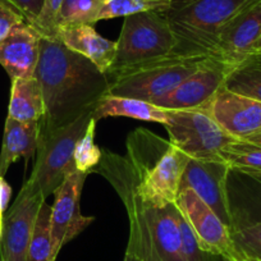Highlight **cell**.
I'll use <instances>...</instances> for the list:
<instances>
[{
	"label": "cell",
	"instance_id": "1",
	"mask_svg": "<svg viewBox=\"0 0 261 261\" xmlns=\"http://www.w3.org/2000/svg\"><path fill=\"white\" fill-rule=\"evenodd\" d=\"M35 77L45 102V117L40 122L41 134L54 132L85 113L94 112L110 87L107 74L57 37H41Z\"/></svg>",
	"mask_w": 261,
	"mask_h": 261
},
{
	"label": "cell",
	"instance_id": "2",
	"mask_svg": "<svg viewBox=\"0 0 261 261\" xmlns=\"http://www.w3.org/2000/svg\"><path fill=\"white\" fill-rule=\"evenodd\" d=\"M252 2L255 0H170L163 14L175 40L173 57L215 59L223 26Z\"/></svg>",
	"mask_w": 261,
	"mask_h": 261
},
{
	"label": "cell",
	"instance_id": "3",
	"mask_svg": "<svg viewBox=\"0 0 261 261\" xmlns=\"http://www.w3.org/2000/svg\"><path fill=\"white\" fill-rule=\"evenodd\" d=\"M117 53L108 79L130 68L172 55L175 40L163 12L149 11L124 17Z\"/></svg>",
	"mask_w": 261,
	"mask_h": 261
},
{
	"label": "cell",
	"instance_id": "4",
	"mask_svg": "<svg viewBox=\"0 0 261 261\" xmlns=\"http://www.w3.org/2000/svg\"><path fill=\"white\" fill-rule=\"evenodd\" d=\"M94 112H87L74 122L54 132L40 134L37 159L34 170L22 187L45 200L54 195L67 174L76 170L73 154L79 140L92 119Z\"/></svg>",
	"mask_w": 261,
	"mask_h": 261
},
{
	"label": "cell",
	"instance_id": "5",
	"mask_svg": "<svg viewBox=\"0 0 261 261\" xmlns=\"http://www.w3.org/2000/svg\"><path fill=\"white\" fill-rule=\"evenodd\" d=\"M204 59L170 57L130 68L110 81L109 95L154 102L174 90Z\"/></svg>",
	"mask_w": 261,
	"mask_h": 261
},
{
	"label": "cell",
	"instance_id": "6",
	"mask_svg": "<svg viewBox=\"0 0 261 261\" xmlns=\"http://www.w3.org/2000/svg\"><path fill=\"white\" fill-rule=\"evenodd\" d=\"M164 127L170 144L191 159L222 160L220 151L237 141L201 109L170 110L169 122Z\"/></svg>",
	"mask_w": 261,
	"mask_h": 261
},
{
	"label": "cell",
	"instance_id": "7",
	"mask_svg": "<svg viewBox=\"0 0 261 261\" xmlns=\"http://www.w3.org/2000/svg\"><path fill=\"white\" fill-rule=\"evenodd\" d=\"M89 173L73 170L64 178L55 191V200L50 215V237L53 255L57 258L67 243L84 232L95 220L94 217L81 214V193Z\"/></svg>",
	"mask_w": 261,
	"mask_h": 261
},
{
	"label": "cell",
	"instance_id": "8",
	"mask_svg": "<svg viewBox=\"0 0 261 261\" xmlns=\"http://www.w3.org/2000/svg\"><path fill=\"white\" fill-rule=\"evenodd\" d=\"M175 205L205 251L220 256L225 261L240 260L229 228L192 190L180 188Z\"/></svg>",
	"mask_w": 261,
	"mask_h": 261
},
{
	"label": "cell",
	"instance_id": "9",
	"mask_svg": "<svg viewBox=\"0 0 261 261\" xmlns=\"http://www.w3.org/2000/svg\"><path fill=\"white\" fill-rule=\"evenodd\" d=\"M229 69L220 60L206 58L185 81L152 104L168 110L202 109L224 86Z\"/></svg>",
	"mask_w": 261,
	"mask_h": 261
},
{
	"label": "cell",
	"instance_id": "10",
	"mask_svg": "<svg viewBox=\"0 0 261 261\" xmlns=\"http://www.w3.org/2000/svg\"><path fill=\"white\" fill-rule=\"evenodd\" d=\"M44 201L46 200L40 195L21 188L12 207L4 214L0 261H27L35 223Z\"/></svg>",
	"mask_w": 261,
	"mask_h": 261
},
{
	"label": "cell",
	"instance_id": "11",
	"mask_svg": "<svg viewBox=\"0 0 261 261\" xmlns=\"http://www.w3.org/2000/svg\"><path fill=\"white\" fill-rule=\"evenodd\" d=\"M201 110L236 140H247L261 132V102L224 86Z\"/></svg>",
	"mask_w": 261,
	"mask_h": 261
},
{
	"label": "cell",
	"instance_id": "12",
	"mask_svg": "<svg viewBox=\"0 0 261 261\" xmlns=\"http://www.w3.org/2000/svg\"><path fill=\"white\" fill-rule=\"evenodd\" d=\"M229 165L224 160L191 159L186 165L180 188H190L230 229L227 196Z\"/></svg>",
	"mask_w": 261,
	"mask_h": 261
},
{
	"label": "cell",
	"instance_id": "13",
	"mask_svg": "<svg viewBox=\"0 0 261 261\" xmlns=\"http://www.w3.org/2000/svg\"><path fill=\"white\" fill-rule=\"evenodd\" d=\"M260 36L261 0H255L223 26L215 59L232 68L253 53Z\"/></svg>",
	"mask_w": 261,
	"mask_h": 261
},
{
	"label": "cell",
	"instance_id": "14",
	"mask_svg": "<svg viewBox=\"0 0 261 261\" xmlns=\"http://www.w3.org/2000/svg\"><path fill=\"white\" fill-rule=\"evenodd\" d=\"M227 196L230 229L261 223V170L229 168Z\"/></svg>",
	"mask_w": 261,
	"mask_h": 261
},
{
	"label": "cell",
	"instance_id": "15",
	"mask_svg": "<svg viewBox=\"0 0 261 261\" xmlns=\"http://www.w3.org/2000/svg\"><path fill=\"white\" fill-rule=\"evenodd\" d=\"M41 32L27 21L17 24L0 45V65L12 80L34 79L41 49Z\"/></svg>",
	"mask_w": 261,
	"mask_h": 261
},
{
	"label": "cell",
	"instance_id": "16",
	"mask_svg": "<svg viewBox=\"0 0 261 261\" xmlns=\"http://www.w3.org/2000/svg\"><path fill=\"white\" fill-rule=\"evenodd\" d=\"M57 39L68 49L91 60L102 73L107 74L112 68L117 53V42L97 34L92 24L79 23L58 27Z\"/></svg>",
	"mask_w": 261,
	"mask_h": 261
},
{
	"label": "cell",
	"instance_id": "17",
	"mask_svg": "<svg viewBox=\"0 0 261 261\" xmlns=\"http://www.w3.org/2000/svg\"><path fill=\"white\" fill-rule=\"evenodd\" d=\"M40 134V122L22 123L7 117L0 151V177H4L9 167L18 159L23 158L29 162L36 154Z\"/></svg>",
	"mask_w": 261,
	"mask_h": 261
},
{
	"label": "cell",
	"instance_id": "18",
	"mask_svg": "<svg viewBox=\"0 0 261 261\" xmlns=\"http://www.w3.org/2000/svg\"><path fill=\"white\" fill-rule=\"evenodd\" d=\"M108 117H127L165 125L169 122L170 110L144 100L108 94L96 105L92 118L97 122Z\"/></svg>",
	"mask_w": 261,
	"mask_h": 261
},
{
	"label": "cell",
	"instance_id": "19",
	"mask_svg": "<svg viewBox=\"0 0 261 261\" xmlns=\"http://www.w3.org/2000/svg\"><path fill=\"white\" fill-rule=\"evenodd\" d=\"M44 117V96L36 77L12 80L8 118L22 123H35L41 122Z\"/></svg>",
	"mask_w": 261,
	"mask_h": 261
},
{
	"label": "cell",
	"instance_id": "20",
	"mask_svg": "<svg viewBox=\"0 0 261 261\" xmlns=\"http://www.w3.org/2000/svg\"><path fill=\"white\" fill-rule=\"evenodd\" d=\"M229 91L261 102V51H253L232 67L224 81Z\"/></svg>",
	"mask_w": 261,
	"mask_h": 261
},
{
	"label": "cell",
	"instance_id": "21",
	"mask_svg": "<svg viewBox=\"0 0 261 261\" xmlns=\"http://www.w3.org/2000/svg\"><path fill=\"white\" fill-rule=\"evenodd\" d=\"M169 6L170 0H100L90 17L89 24L118 17H128L142 12H163Z\"/></svg>",
	"mask_w": 261,
	"mask_h": 261
},
{
	"label": "cell",
	"instance_id": "22",
	"mask_svg": "<svg viewBox=\"0 0 261 261\" xmlns=\"http://www.w3.org/2000/svg\"><path fill=\"white\" fill-rule=\"evenodd\" d=\"M50 215L51 206L46 201L42 202L35 223L34 233L30 242L27 261H55L53 255L51 237H50Z\"/></svg>",
	"mask_w": 261,
	"mask_h": 261
},
{
	"label": "cell",
	"instance_id": "23",
	"mask_svg": "<svg viewBox=\"0 0 261 261\" xmlns=\"http://www.w3.org/2000/svg\"><path fill=\"white\" fill-rule=\"evenodd\" d=\"M220 158L230 168H248L261 170V146L237 140L220 151Z\"/></svg>",
	"mask_w": 261,
	"mask_h": 261
},
{
	"label": "cell",
	"instance_id": "24",
	"mask_svg": "<svg viewBox=\"0 0 261 261\" xmlns=\"http://www.w3.org/2000/svg\"><path fill=\"white\" fill-rule=\"evenodd\" d=\"M96 120L92 118L85 130L84 136L79 140L74 149L73 160L76 169L82 173H92L96 165H99L102 158V150L95 144V130H96Z\"/></svg>",
	"mask_w": 261,
	"mask_h": 261
},
{
	"label": "cell",
	"instance_id": "25",
	"mask_svg": "<svg viewBox=\"0 0 261 261\" xmlns=\"http://www.w3.org/2000/svg\"><path fill=\"white\" fill-rule=\"evenodd\" d=\"M240 260L261 261V223L230 230Z\"/></svg>",
	"mask_w": 261,
	"mask_h": 261
},
{
	"label": "cell",
	"instance_id": "26",
	"mask_svg": "<svg viewBox=\"0 0 261 261\" xmlns=\"http://www.w3.org/2000/svg\"><path fill=\"white\" fill-rule=\"evenodd\" d=\"M178 209V207H177ZM178 227L180 232V242H182V252L186 261H225L220 256L210 253L205 251L200 245L199 240L196 237L195 232L192 230L191 225L182 215L178 209L177 213Z\"/></svg>",
	"mask_w": 261,
	"mask_h": 261
},
{
	"label": "cell",
	"instance_id": "27",
	"mask_svg": "<svg viewBox=\"0 0 261 261\" xmlns=\"http://www.w3.org/2000/svg\"><path fill=\"white\" fill-rule=\"evenodd\" d=\"M100 0H64L57 21L58 27L89 23V19Z\"/></svg>",
	"mask_w": 261,
	"mask_h": 261
},
{
	"label": "cell",
	"instance_id": "28",
	"mask_svg": "<svg viewBox=\"0 0 261 261\" xmlns=\"http://www.w3.org/2000/svg\"><path fill=\"white\" fill-rule=\"evenodd\" d=\"M64 0H45L35 27L42 36L57 37V21Z\"/></svg>",
	"mask_w": 261,
	"mask_h": 261
},
{
	"label": "cell",
	"instance_id": "29",
	"mask_svg": "<svg viewBox=\"0 0 261 261\" xmlns=\"http://www.w3.org/2000/svg\"><path fill=\"white\" fill-rule=\"evenodd\" d=\"M26 21L23 14L7 0H0V45L8 37L12 30Z\"/></svg>",
	"mask_w": 261,
	"mask_h": 261
},
{
	"label": "cell",
	"instance_id": "30",
	"mask_svg": "<svg viewBox=\"0 0 261 261\" xmlns=\"http://www.w3.org/2000/svg\"><path fill=\"white\" fill-rule=\"evenodd\" d=\"M7 2L16 7L32 26L36 23L45 3V0H7Z\"/></svg>",
	"mask_w": 261,
	"mask_h": 261
},
{
	"label": "cell",
	"instance_id": "31",
	"mask_svg": "<svg viewBox=\"0 0 261 261\" xmlns=\"http://www.w3.org/2000/svg\"><path fill=\"white\" fill-rule=\"evenodd\" d=\"M12 196V188L6 182L4 177H0V214H4L8 207Z\"/></svg>",
	"mask_w": 261,
	"mask_h": 261
},
{
	"label": "cell",
	"instance_id": "32",
	"mask_svg": "<svg viewBox=\"0 0 261 261\" xmlns=\"http://www.w3.org/2000/svg\"><path fill=\"white\" fill-rule=\"evenodd\" d=\"M245 141H248V142H251V144H255V145H257V146H261V132L260 134L253 135V136L248 137V139L245 140Z\"/></svg>",
	"mask_w": 261,
	"mask_h": 261
},
{
	"label": "cell",
	"instance_id": "33",
	"mask_svg": "<svg viewBox=\"0 0 261 261\" xmlns=\"http://www.w3.org/2000/svg\"><path fill=\"white\" fill-rule=\"evenodd\" d=\"M123 261H140L139 258L136 257V256L134 255V253H130V252H127L125 251V255H124V260Z\"/></svg>",
	"mask_w": 261,
	"mask_h": 261
},
{
	"label": "cell",
	"instance_id": "34",
	"mask_svg": "<svg viewBox=\"0 0 261 261\" xmlns=\"http://www.w3.org/2000/svg\"><path fill=\"white\" fill-rule=\"evenodd\" d=\"M253 51H261V36L255 44V46H253Z\"/></svg>",
	"mask_w": 261,
	"mask_h": 261
},
{
	"label": "cell",
	"instance_id": "35",
	"mask_svg": "<svg viewBox=\"0 0 261 261\" xmlns=\"http://www.w3.org/2000/svg\"><path fill=\"white\" fill-rule=\"evenodd\" d=\"M3 218L4 214H0V238H2V232H3Z\"/></svg>",
	"mask_w": 261,
	"mask_h": 261
}]
</instances>
